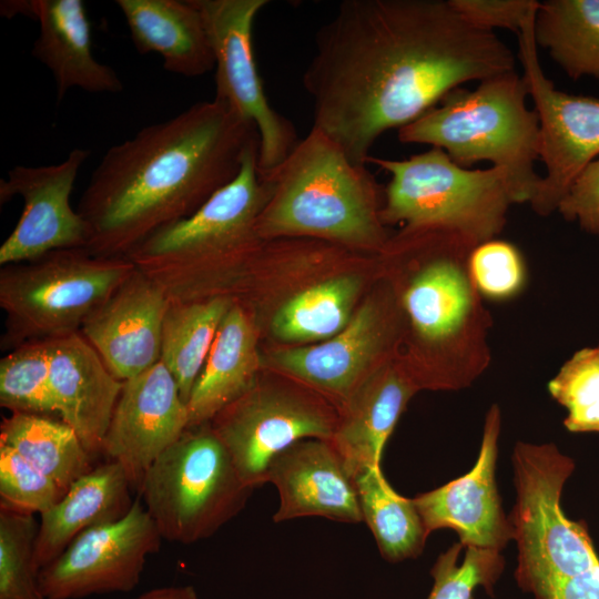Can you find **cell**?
Returning <instances> with one entry per match:
<instances>
[{
    "mask_svg": "<svg viewBox=\"0 0 599 599\" xmlns=\"http://www.w3.org/2000/svg\"><path fill=\"white\" fill-rule=\"evenodd\" d=\"M514 70L511 49L449 0H345L317 31L302 83L313 128L366 165L384 132L469 81Z\"/></svg>",
    "mask_w": 599,
    "mask_h": 599,
    "instance_id": "cell-1",
    "label": "cell"
},
{
    "mask_svg": "<svg viewBox=\"0 0 599 599\" xmlns=\"http://www.w3.org/2000/svg\"><path fill=\"white\" fill-rule=\"evenodd\" d=\"M258 141L252 122L213 99L111 146L77 207L88 226L85 248L97 256L126 257L231 183Z\"/></svg>",
    "mask_w": 599,
    "mask_h": 599,
    "instance_id": "cell-2",
    "label": "cell"
},
{
    "mask_svg": "<svg viewBox=\"0 0 599 599\" xmlns=\"http://www.w3.org/2000/svg\"><path fill=\"white\" fill-rule=\"evenodd\" d=\"M263 179L270 194L256 223L262 240L311 237L361 248L385 246L376 181L366 165L353 162L318 129L312 126Z\"/></svg>",
    "mask_w": 599,
    "mask_h": 599,
    "instance_id": "cell-3",
    "label": "cell"
},
{
    "mask_svg": "<svg viewBox=\"0 0 599 599\" xmlns=\"http://www.w3.org/2000/svg\"><path fill=\"white\" fill-rule=\"evenodd\" d=\"M258 149L260 141L238 175L195 213L153 233L126 256L170 302L231 298L229 275L262 240L256 223L270 184L258 170Z\"/></svg>",
    "mask_w": 599,
    "mask_h": 599,
    "instance_id": "cell-4",
    "label": "cell"
},
{
    "mask_svg": "<svg viewBox=\"0 0 599 599\" xmlns=\"http://www.w3.org/2000/svg\"><path fill=\"white\" fill-rule=\"evenodd\" d=\"M404 229L420 255L400 297L413 335L438 357L441 389L468 387L490 362L491 317L468 270L478 244L445 229Z\"/></svg>",
    "mask_w": 599,
    "mask_h": 599,
    "instance_id": "cell-5",
    "label": "cell"
},
{
    "mask_svg": "<svg viewBox=\"0 0 599 599\" xmlns=\"http://www.w3.org/2000/svg\"><path fill=\"white\" fill-rule=\"evenodd\" d=\"M528 88L516 70L490 77L473 90L459 87L436 105L398 130L404 143L445 151L469 169L480 161L502 169L518 203H530L540 175L539 122L527 105Z\"/></svg>",
    "mask_w": 599,
    "mask_h": 599,
    "instance_id": "cell-6",
    "label": "cell"
},
{
    "mask_svg": "<svg viewBox=\"0 0 599 599\" xmlns=\"http://www.w3.org/2000/svg\"><path fill=\"white\" fill-rule=\"evenodd\" d=\"M512 466L516 501L509 521L518 548L515 578L536 599H552L564 582L599 568L586 526L570 520L560 505L575 463L554 444L519 441Z\"/></svg>",
    "mask_w": 599,
    "mask_h": 599,
    "instance_id": "cell-7",
    "label": "cell"
},
{
    "mask_svg": "<svg viewBox=\"0 0 599 599\" xmlns=\"http://www.w3.org/2000/svg\"><path fill=\"white\" fill-rule=\"evenodd\" d=\"M369 162L390 174L383 223L445 229L480 244L500 234L509 207L518 203L502 169L463 167L438 148L404 160L369 156Z\"/></svg>",
    "mask_w": 599,
    "mask_h": 599,
    "instance_id": "cell-8",
    "label": "cell"
},
{
    "mask_svg": "<svg viewBox=\"0 0 599 599\" xmlns=\"http://www.w3.org/2000/svg\"><path fill=\"white\" fill-rule=\"evenodd\" d=\"M126 257L59 250L0 270L6 314L1 348L80 332L88 316L134 272Z\"/></svg>",
    "mask_w": 599,
    "mask_h": 599,
    "instance_id": "cell-9",
    "label": "cell"
},
{
    "mask_svg": "<svg viewBox=\"0 0 599 599\" xmlns=\"http://www.w3.org/2000/svg\"><path fill=\"white\" fill-rule=\"evenodd\" d=\"M138 488L162 539L184 545L215 534L253 491L210 423L187 427Z\"/></svg>",
    "mask_w": 599,
    "mask_h": 599,
    "instance_id": "cell-10",
    "label": "cell"
},
{
    "mask_svg": "<svg viewBox=\"0 0 599 599\" xmlns=\"http://www.w3.org/2000/svg\"><path fill=\"white\" fill-rule=\"evenodd\" d=\"M338 419L339 415L317 396L257 378L210 424L242 479L254 489L266 483L275 456L302 439L331 440Z\"/></svg>",
    "mask_w": 599,
    "mask_h": 599,
    "instance_id": "cell-11",
    "label": "cell"
},
{
    "mask_svg": "<svg viewBox=\"0 0 599 599\" xmlns=\"http://www.w3.org/2000/svg\"><path fill=\"white\" fill-rule=\"evenodd\" d=\"M215 60V97L258 133V170L268 175L298 143L293 123L270 103L253 51V27L267 0H194Z\"/></svg>",
    "mask_w": 599,
    "mask_h": 599,
    "instance_id": "cell-12",
    "label": "cell"
},
{
    "mask_svg": "<svg viewBox=\"0 0 599 599\" xmlns=\"http://www.w3.org/2000/svg\"><path fill=\"white\" fill-rule=\"evenodd\" d=\"M535 18L517 33L518 58L539 122V159L546 172L530 201L541 216L558 211L575 181L599 158V99L555 88L538 58Z\"/></svg>",
    "mask_w": 599,
    "mask_h": 599,
    "instance_id": "cell-13",
    "label": "cell"
},
{
    "mask_svg": "<svg viewBox=\"0 0 599 599\" xmlns=\"http://www.w3.org/2000/svg\"><path fill=\"white\" fill-rule=\"evenodd\" d=\"M161 535L140 497L116 521L79 534L40 569L44 599H80L128 592L140 582L146 557L160 548Z\"/></svg>",
    "mask_w": 599,
    "mask_h": 599,
    "instance_id": "cell-14",
    "label": "cell"
},
{
    "mask_svg": "<svg viewBox=\"0 0 599 599\" xmlns=\"http://www.w3.org/2000/svg\"><path fill=\"white\" fill-rule=\"evenodd\" d=\"M85 149H73L58 164L17 165L0 181V203L14 196L23 201L22 213L0 246V265L34 260L59 250L85 248L88 226L71 205V193L82 164L89 158Z\"/></svg>",
    "mask_w": 599,
    "mask_h": 599,
    "instance_id": "cell-15",
    "label": "cell"
},
{
    "mask_svg": "<svg viewBox=\"0 0 599 599\" xmlns=\"http://www.w3.org/2000/svg\"><path fill=\"white\" fill-rule=\"evenodd\" d=\"M189 412L177 384L161 362L123 380L102 444V453L120 464L139 487L154 460L187 428Z\"/></svg>",
    "mask_w": 599,
    "mask_h": 599,
    "instance_id": "cell-16",
    "label": "cell"
},
{
    "mask_svg": "<svg viewBox=\"0 0 599 599\" xmlns=\"http://www.w3.org/2000/svg\"><path fill=\"white\" fill-rule=\"evenodd\" d=\"M500 424V409L493 405L485 418L474 467L467 474L413 498L428 534L451 528L464 548L496 551H501L512 539L509 517L502 511L495 477Z\"/></svg>",
    "mask_w": 599,
    "mask_h": 599,
    "instance_id": "cell-17",
    "label": "cell"
},
{
    "mask_svg": "<svg viewBox=\"0 0 599 599\" xmlns=\"http://www.w3.org/2000/svg\"><path fill=\"white\" fill-rule=\"evenodd\" d=\"M170 300L136 267L84 321L81 335L120 380L160 362L164 317Z\"/></svg>",
    "mask_w": 599,
    "mask_h": 599,
    "instance_id": "cell-18",
    "label": "cell"
},
{
    "mask_svg": "<svg viewBox=\"0 0 599 599\" xmlns=\"http://www.w3.org/2000/svg\"><path fill=\"white\" fill-rule=\"evenodd\" d=\"M266 483L278 491L275 522L309 516L363 522L354 478L331 440L309 438L293 444L273 458Z\"/></svg>",
    "mask_w": 599,
    "mask_h": 599,
    "instance_id": "cell-19",
    "label": "cell"
},
{
    "mask_svg": "<svg viewBox=\"0 0 599 599\" xmlns=\"http://www.w3.org/2000/svg\"><path fill=\"white\" fill-rule=\"evenodd\" d=\"M4 17L27 16L39 23L31 54L52 73L57 102L72 88L90 93H119L123 83L92 51L91 23L81 0L2 1Z\"/></svg>",
    "mask_w": 599,
    "mask_h": 599,
    "instance_id": "cell-20",
    "label": "cell"
},
{
    "mask_svg": "<svg viewBox=\"0 0 599 599\" xmlns=\"http://www.w3.org/2000/svg\"><path fill=\"white\" fill-rule=\"evenodd\" d=\"M389 337L388 317L368 301L335 336L316 345L275 351L270 364L344 405L370 374Z\"/></svg>",
    "mask_w": 599,
    "mask_h": 599,
    "instance_id": "cell-21",
    "label": "cell"
},
{
    "mask_svg": "<svg viewBox=\"0 0 599 599\" xmlns=\"http://www.w3.org/2000/svg\"><path fill=\"white\" fill-rule=\"evenodd\" d=\"M47 343L58 416L75 432L93 457L102 453L123 380L110 372L80 332Z\"/></svg>",
    "mask_w": 599,
    "mask_h": 599,
    "instance_id": "cell-22",
    "label": "cell"
},
{
    "mask_svg": "<svg viewBox=\"0 0 599 599\" xmlns=\"http://www.w3.org/2000/svg\"><path fill=\"white\" fill-rule=\"evenodd\" d=\"M418 389L405 366L384 364L343 405L331 441L353 478L366 467L380 465L384 446Z\"/></svg>",
    "mask_w": 599,
    "mask_h": 599,
    "instance_id": "cell-23",
    "label": "cell"
},
{
    "mask_svg": "<svg viewBox=\"0 0 599 599\" xmlns=\"http://www.w3.org/2000/svg\"><path fill=\"white\" fill-rule=\"evenodd\" d=\"M138 52H156L163 68L194 78L214 69L204 18L194 0H116Z\"/></svg>",
    "mask_w": 599,
    "mask_h": 599,
    "instance_id": "cell-24",
    "label": "cell"
},
{
    "mask_svg": "<svg viewBox=\"0 0 599 599\" xmlns=\"http://www.w3.org/2000/svg\"><path fill=\"white\" fill-rule=\"evenodd\" d=\"M261 357L253 317L235 301L221 322L186 404L189 426L210 423L224 407L251 389Z\"/></svg>",
    "mask_w": 599,
    "mask_h": 599,
    "instance_id": "cell-25",
    "label": "cell"
},
{
    "mask_svg": "<svg viewBox=\"0 0 599 599\" xmlns=\"http://www.w3.org/2000/svg\"><path fill=\"white\" fill-rule=\"evenodd\" d=\"M131 486L123 467L113 460L75 480L41 514L34 548L38 569L54 560L82 531L125 516L133 504Z\"/></svg>",
    "mask_w": 599,
    "mask_h": 599,
    "instance_id": "cell-26",
    "label": "cell"
},
{
    "mask_svg": "<svg viewBox=\"0 0 599 599\" xmlns=\"http://www.w3.org/2000/svg\"><path fill=\"white\" fill-rule=\"evenodd\" d=\"M0 443L50 477L64 494L92 469V457L75 432L52 416L11 413L1 422Z\"/></svg>",
    "mask_w": 599,
    "mask_h": 599,
    "instance_id": "cell-27",
    "label": "cell"
},
{
    "mask_svg": "<svg viewBox=\"0 0 599 599\" xmlns=\"http://www.w3.org/2000/svg\"><path fill=\"white\" fill-rule=\"evenodd\" d=\"M234 302L217 296L169 304L162 328L160 362L174 377L186 404L221 322Z\"/></svg>",
    "mask_w": 599,
    "mask_h": 599,
    "instance_id": "cell-28",
    "label": "cell"
},
{
    "mask_svg": "<svg viewBox=\"0 0 599 599\" xmlns=\"http://www.w3.org/2000/svg\"><path fill=\"white\" fill-rule=\"evenodd\" d=\"M534 35L569 78L599 81V0L539 2Z\"/></svg>",
    "mask_w": 599,
    "mask_h": 599,
    "instance_id": "cell-29",
    "label": "cell"
},
{
    "mask_svg": "<svg viewBox=\"0 0 599 599\" xmlns=\"http://www.w3.org/2000/svg\"><path fill=\"white\" fill-rule=\"evenodd\" d=\"M354 481L363 521L370 529L383 558L398 562L419 556L429 534L413 498L393 489L380 465L364 468Z\"/></svg>",
    "mask_w": 599,
    "mask_h": 599,
    "instance_id": "cell-30",
    "label": "cell"
},
{
    "mask_svg": "<svg viewBox=\"0 0 599 599\" xmlns=\"http://www.w3.org/2000/svg\"><path fill=\"white\" fill-rule=\"evenodd\" d=\"M359 288L358 276L341 275L301 291L275 313L274 335L291 342L335 336L351 322Z\"/></svg>",
    "mask_w": 599,
    "mask_h": 599,
    "instance_id": "cell-31",
    "label": "cell"
},
{
    "mask_svg": "<svg viewBox=\"0 0 599 599\" xmlns=\"http://www.w3.org/2000/svg\"><path fill=\"white\" fill-rule=\"evenodd\" d=\"M0 406L11 413L58 415L47 341L24 343L0 359Z\"/></svg>",
    "mask_w": 599,
    "mask_h": 599,
    "instance_id": "cell-32",
    "label": "cell"
},
{
    "mask_svg": "<svg viewBox=\"0 0 599 599\" xmlns=\"http://www.w3.org/2000/svg\"><path fill=\"white\" fill-rule=\"evenodd\" d=\"M33 514L0 506V599H44L34 560Z\"/></svg>",
    "mask_w": 599,
    "mask_h": 599,
    "instance_id": "cell-33",
    "label": "cell"
},
{
    "mask_svg": "<svg viewBox=\"0 0 599 599\" xmlns=\"http://www.w3.org/2000/svg\"><path fill=\"white\" fill-rule=\"evenodd\" d=\"M548 392L564 406L571 433H599V346L583 347L549 380Z\"/></svg>",
    "mask_w": 599,
    "mask_h": 599,
    "instance_id": "cell-34",
    "label": "cell"
},
{
    "mask_svg": "<svg viewBox=\"0 0 599 599\" xmlns=\"http://www.w3.org/2000/svg\"><path fill=\"white\" fill-rule=\"evenodd\" d=\"M463 549L460 542L454 544L437 558L430 570L434 583L427 599H473L479 587L493 593L505 566L500 551L466 547L459 561Z\"/></svg>",
    "mask_w": 599,
    "mask_h": 599,
    "instance_id": "cell-35",
    "label": "cell"
},
{
    "mask_svg": "<svg viewBox=\"0 0 599 599\" xmlns=\"http://www.w3.org/2000/svg\"><path fill=\"white\" fill-rule=\"evenodd\" d=\"M468 270L481 297L506 301L520 294L527 282V267L516 245L493 238L476 245Z\"/></svg>",
    "mask_w": 599,
    "mask_h": 599,
    "instance_id": "cell-36",
    "label": "cell"
},
{
    "mask_svg": "<svg viewBox=\"0 0 599 599\" xmlns=\"http://www.w3.org/2000/svg\"><path fill=\"white\" fill-rule=\"evenodd\" d=\"M63 495L50 477L13 448L0 443L1 507L41 515L53 507Z\"/></svg>",
    "mask_w": 599,
    "mask_h": 599,
    "instance_id": "cell-37",
    "label": "cell"
},
{
    "mask_svg": "<svg viewBox=\"0 0 599 599\" xmlns=\"http://www.w3.org/2000/svg\"><path fill=\"white\" fill-rule=\"evenodd\" d=\"M451 7L470 24L487 31L508 29L516 34L535 18L536 0H449Z\"/></svg>",
    "mask_w": 599,
    "mask_h": 599,
    "instance_id": "cell-38",
    "label": "cell"
},
{
    "mask_svg": "<svg viewBox=\"0 0 599 599\" xmlns=\"http://www.w3.org/2000/svg\"><path fill=\"white\" fill-rule=\"evenodd\" d=\"M558 212L566 221L578 222L585 232L599 235V158L575 181Z\"/></svg>",
    "mask_w": 599,
    "mask_h": 599,
    "instance_id": "cell-39",
    "label": "cell"
},
{
    "mask_svg": "<svg viewBox=\"0 0 599 599\" xmlns=\"http://www.w3.org/2000/svg\"><path fill=\"white\" fill-rule=\"evenodd\" d=\"M552 599H599V568L564 582L556 590Z\"/></svg>",
    "mask_w": 599,
    "mask_h": 599,
    "instance_id": "cell-40",
    "label": "cell"
},
{
    "mask_svg": "<svg viewBox=\"0 0 599 599\" xmlns=\"http://www.w3.org/2000/svg\"><path fill=\"white\" fill-rule=\"evenodd\" d=\"M134 599H199L192 586H169L145 591Z\"/></svg>",
    "mask_w": 599,
    "mask_h": 599,
    "instance_id": "cell-41",
    "label": "cell"
}]
</instances>
